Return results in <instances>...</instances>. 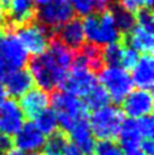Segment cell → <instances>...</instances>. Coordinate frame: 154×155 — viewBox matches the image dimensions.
<instances>
[{"instance_id":"cell-1","label":"cell","mask_w":154,"mask_h":155,"mask_svg":"<svg viewBox=\"0 0 154 155\" xmlns=\"http://www.w3.org/2000/svg\"><path fill=\"white\" fill-rule=\"evenodd\" d=\"M73 59L75 53L52 36L46 50L27 62L34 84L48 92L59 90Z\"/></svg>"},{"instance_id":"cell-2","label":"cell","mask_w":154,"mask_h":155,"mask_svg":"<svg viewBox=\"0 0 154 155\" xmlns=\"http://www.w3.org/2000/svg\"><path fill=\"white\" fill-rule=\"evenodd\" d=\"M82 25H84L85 38H87L89 42L102 48L119 41L122 36L116 27L109 9L102 13H91L85 15Z\"/></svg>"},{"instance_id":"cell-3","label":"cell","mask_w":154,"mask_h":155,"mask_svg":"<svg viewBox=\"0 0 154 155\" xmlns=\"http://www.w3.org/2000/svg\"><path fill=\"white\" fill-rule=\"evenodd\" d=\"M50 104L57 115L58 124H60L62 130L65 132H69L77 120L87 117L89 112L80 97L63 90L53 91Z\"/></svg>"},{"instance_id":"cell-4","label":"cell","mask_w":154,"mask_h":155,"mask_svg":"<svg viewBox=\"0 0 154 155\" xmlns=\"http://www.w3.org/2000/svg\"><path fill=\"white\" fill-rule=\"evenodd\" d=\"M125 120L122 109L116 105H107L92 112L89 124L94 137L99 140H114Z\"/></svg>"},{"instance_id":"cell-5","label":"cell","mask_w":154,"mask_h":155,"mask_svg":"<svg viewBox=\"0 0 154 155\" xmlns=\"http://www.w3.org/2000/svg\"><path fill=\"white\" fill-rule=\"evenodd\" d=\"M96 84V74L92 73L84 64V62L75 54L73 63L60 88L77 97H84Z\"/></svg>"},{"instance_id":"cell-6","label":"cell","mask_w":154,"mask_h":155,"mask_svg":"<svg viewBox=\"0 0 154 155\" xmlns=\"http://www.w3.org/2000/svg\"><path fill=\"white\" fill-rule=\"evenodd\" d=\"M100 85L105 88L111 100L119 104L132 90V81L123 68L105 67L98 73Z\"/></svg>"},{"instance_id":"cell-7","label":"cell","mask_w":154,"mask_h":155,"mask_svg":"<svg viewBox=\"0 0 154 155\" xmlns=\"http://www.w3.org/2000/svg\"><path fill=\"white\" fill-rule=\"evenodd\" d=\"M13 34H15L26 51L32 54L34 57L40 55L46 50L52 37V31L37 23L36 21H32L30 23L15 28Z\"/></svg>"},{"instance_id":"cell-8","label":"cell","mask_w":154,"mask_h":155,"mask_svg":"<svg viewBox=\"0 0 154 155\" xmlns=\"http://www.w3.org/2000/svg\"><path fill=\"white\" fill-rule=\"evenodd\" d=\"M75 15L76 13L68 0H54L36 8L35 21L53 32L58 27L67 23Z\"/></svg>"},{"instance_id":"cell-9","label":"cell","mask_w":154,"mask_h":155,"mask_svg":"<svg viewBox=\"0 0 154 155\" xmlns=\"http://www.w3.org/2000/svg\"><path fill=\"white\" fill-rule=\"evenodd\" d=\"M52 36L57 38L59 42H62L71 51L77 53L85 44V32L81 18L79 15H75L67 23L54 30L52 32Z\"/></svg>"},{"instance_id":"cell-10","label":"cell","mask_w":154,"mask_h":155,"mask_svg":"<svg viewBox=\"0 0 154 155\" xmlns=\"http://www.w3.org/2000/svg\"><path fill=\"white\" fill-rule=\"evenodd\" d=\"M0 54L9 71L21 69L28 62V53L14 34H5L0 40Z\"/></svg>"},{"instance_id":"cell-11","label":"cell","mask_w":154,"mask_h":155,"mask_svg":"<svg viewBox=\"0 0 154 155\" xmlns=\"http://www.w3.org/2000/svg\"><path fill=\"white\" fill-rule=\"evenodd\" d=\"M153 110V95L149 90L131 91L122 101V112L130 118H140L152 114Z\"/></svg>"},{"instance_id":"cell-12","label":"cell","mask_w":154,"mask_h":155,"mask_svg":"<svg viewBox=\"0 0 154 155\" xmlns=\"http://www.w3.org/2000/svg\"><path fill=\"white\" fill-rule=\"evenodd\" d=\"M23 118L22 109L14 99L0 103V134L15 135L23 124Z\"/></svg>"},{"instance_id":"cell-13","label":"cell","mask_w":154,"mask_h":155,"mask_svg":"<svg viewBox=\"0 0 154 155\" xmlns=\"http://www.w3.org/2000/svg\"><path fill=\"white\" fill-rule=\"evenodd\" d=\"M13 141L18 150L23 153H36L44 147L45 135L41 134V131L35 126L34 122L28 120L27 123L22 124Z\"/></svg>"},{"instance_id":"cell-14","label":"cell","mask_w":154,"mask_h":155,"mask_svg":"<svg viewBox=\"0 0 154 155\" xmlns=\"http://www.w3.org/2000/svg\"><path fill=\"white\" fill-rule=\"evenodd\" d=\"M19 107L22 113L30 120L35 119L41 112L48 109L50 104V95L49 92L40 87H32L23 96H21Z\"/></svg>"},{"instance_id":"cell-15","label":"cell","mask_w":154,"mask_h":155,"mask_svg":"<svg viewBox=\"0 0 154 155\" xmlns=\"http://www.w3.org/2000/svg\"><path fill=\"white\" fill-rule=\"evenodd\" d=\"M35 0H12L8 10V25L10 32H14L15 28L35 21Z\"/></svg>"},{"instance_id":"cell-16","label":"cell","mask_w":154,"mask_h":155,"mask_svg":"<svg viewBox=\"0 0 154 155\" xmlns=\"http://www.w3.org/2000/svg\"><path fill=\"white\" fill-rule=\"evenodd\" d=\"M132 85L141 90L152 91L154 84V60L152 54H142L132 67Z\"/></svg>"},{"instance_id":"cell-17","label":"cell","mask_w":154,"mask_h":155,"mask_svg":"<svg viewBox=\"0 0 154 155\" xmlns=\"http://www.w3.org/2000/svg\"><path fill=\"white\" fill-rule=\"evenodd\" d=\"M121 41L136 53L152 54L154 49L153 31H148L137 25L134 26L127 34L121 36Z\"/></svg>"},{"instance_id":"cell-18","label":"cell","mask_w":154,"mask_h":155,"mask_svg":"<svg viewBox=\"0 0 154 155\" xmlns=\"http://www.w3.org/2000/svg\"><path fill=\"white\" fill-rule=\"evenodd\" d=\"M68 137L72 141V145H75L84 154L89 155V154H92V151H94L95 137L91 132L87 117H84L76 122V124L69 131Z\"/></svg>"},{"instance_id":"cell-19","label":"cell","mask_w":154,"mask_h":155,"mask_svg":"<svg viewBox=\"0 0 154 155\" xmlns=\"http://www.w3.org/2000/svg\"><path fill=\"white\" fill-rule=\"evenodd\" d=\"M4 86L8 95L12 97H21L32 88L34 80L27 69H14L10 71L4 78Z\"/></svg>"},{"instance_id":"cell-20","label":"cell","mask_w":154,"mask_h":155,"mask_svg":"<svg viewBox=\"0 0 154 155\" xmlns=\"http://www.w3.org/2000/svg\"><path fill=\"white\" fill-rule=\"evenodd\" d=\"M117 137L119 138L118 145L127 154L139 150L140 142L142 140L140 131L137 128V123L134 118L125 119L122 122V126H121Z\"/></svg>"},{"instance_id":"cell-21","label":"cell","mask_w":154,"mask_h":155,"mask_svg":"<svg viewBox=\"0 0 154 155\" xmlns=\"http://www.w3.org/2000/svg\"><path fill=\"white\" fill-rule=\"evenodd\" d=\"M76 15H89L91 13H102L114 3V0H68Z\"/></svg>"},{"instance_id":"cell-22","label":"cell","mask_w":154,"mask_h":155,"mask_svg":"<svg viewBox=\"0 0 154 155\" xmlns=\"http://www.w3.org/2000/svg\"><path fill=\"white\" fill-rule=\"evenodd\" d=\"M108 9H109V12H111V14H112L113 21L116 23V27H117V30L119 31L121 35L127 34V32L135 26L136 21H135L134 13H131V12H129L127 9L121 7L117 2L112 3V5Z\"/></svg>"},{"instance_id":"cell-23","label":"cell","mask_w":154,"mask_h":155,"mask_svg":"<svg viewBox=\"0 0 154 155\" xmlns=\"http://www.w3.org/2000/svg\"><path fill=\"white\" fill-rule=\"evenodd\" d=\"M69 145V137L63 130H55L49 135V138L44 143V155H63L64 150Z\"/></svg>"},{"instance_id":"cell-24","label":"cell","mask_w":154,"mask_h":155,"mask_svg":"<svg viewBox=\"0 0 154 155\" xmlns=\"http://www.w3.org/2000/svg\"><path fill=\"white\" fill-rule=\"evenodd\" d=\"M84 99H85L84 104H85L86 109L92 110V112H95V110L100 109V108L107 107V105H109V101H111V97H109L108 92L105 91V88H104L100 84H96L84 96Z\"/></svg>"},{"instance_id":"cell-25","label":"cell","mask_w":154,"mask_h":155,"mask_svg":"<svg viewBox=\"0 0 154 155\" xmlns=\"http://www.w3.org/2000/svg\"><path fill=\"white\" fill-rule=\"evenodd\" d=\"M35 126L41 131L42 135H50L55 130H58L57 115L53 109H45L34 119Z\"/></svg>"},{"instance_id":"cell-26","label":"cell","mask_w":154,"mask_h":155,"mask_svg":"<svg viewBox=\"0 0 154 155\" xmlns=\"http://www.w3.org/2000/svg\"><path fill=\"white\" fill-rule=\"evenodd\" d=\"M94 151L95 155H125V151L114 140H100L95 143Z\"/></svg>"},{"instance_id":"cell-27","label":"cell","mask_w":154,"mask_h":155,"mask_svg":"<svg viewBox=\"0 0 154 155\" xmlns=\"http://www.w3.org/2000/svg\"><path fill=\"white\" fill-rule=\"evenodd\" d=\"M135 21L137 26L142 27L148 31H154V18L152 13V8H140L136 10Z\"/></svg>"},{"instance_id":"cell-28","label":"cell","mask_w":154,"mask_h":155,"mask_svg":"<svg viewBox=\"0 0 154 155\" xmlns=\"http://www.w3.org/2000/svg\"><path fill=\"white\" fill-rule=\"evenodd\" d=\"M136 123H137V128H139V131H140L141 137L153 138V135H154V120H153L152 114H148V115H144V117L137 118Z\"/></svg>"},{"instance_id":"cell-29","label":"cell","mask_w":154,"mask_h":155,"mask_svg":"<svg viewBox=\"0 0 154 155\" xmlns=\"http://www.w3.org/2000/svg\"><path fill=\"white\" fill-rule=\"evenodd\" d=\"M117 3L129 12L135 13L140 8H152L153 0H117Z\"/></svg>"},{"instance_id":"cell-30","label":"cell","mask_w":154,"mask_h":155,"mask_svg":"<svg viewBox=\"0 0 154 155\" xmlns=\"http://www.w3.org/2000/svg\"><path fill=\"white\" fill-rule=\"evenodd\" d=\"M139 55L135 50H132L131 48L125 45V50H123V59H122V68L123 69H132V67L136 64Z\"/></svg>"},{"instance_id":"cell-31","label":"cell","mask_w":154,"mask_h":155,"mask_svg":"<svg viewBox=\"0 0 154 155\" xmlns=\"http://www.w3.org/2000/svg\"><path fill=\"white\" fill-rule=\"evenodd\" d=\"M14 146V141L12 136L5 135V134H0V155H5L9 153Z\"/></svg>"},{"instance_id":"cell-32","label":"cell","mask_w":154,"mask_h":155,"mask_svg":"<svg viewBox=\"0 0 154 155\" xmlns=\"http://www.w3.org/2000/svg\"><path fill=\"white\" fill-rule=\"evenodd\" d=\"M139 149H141L140 151H142L146 155H153L154 154V143H153V138H144L140 142Z\"/></svg>"},{"instance_id":"cell-33","label":"cell","mask_w":154,"mask_h":155,"mask_svg":"<svg viewBox=\"0 0 154 155\" xmlns=\"http://www.w3.org/2000/svg\"><path fill=\"white\" fill-rule=\"evenodd\" d=\"M9 68H8V65L5 64L4 62V59L2 57V54H0V81H3L5 78V76H7L9 73Z\"/></svg>"},{"instance_id":"cell-34","label":"cell","mask_w":154,"mask_h":155,"mask_svg":"<svg viewBox=\"0 0 154 155\" xmlns=\"http://www.w3.org/2000/svg\"><path fill=\"white\" fill-rule=\"evenodd\" d=\"M63 155H85L82 151H80L79 149H77L75 145H72V143H69V145L67 146V149L64 150Z\"/></svg>"},{"instance_id":"cell-35","label":"cell","mask_w":154,"mask_h":155,"mask_svg":"<svg viewBox=\"0 0 154 155\" xmlns=\"http://www.w3.org/2000/svg\"><path fill=\"white\" fill-rule=\"evenodd\" d=\"M8 97V92L5 90V86L2 81H0V103H3L4 100H7Z\"/></svg>"},{"instance_id":"cell-36","label":"cell","mask_w":154,"mask_h":155,"mask_svg":"<svg viewBox=\"0 0 154 155\" xmlns=\"http://www.w3.org/2000/svg\"><path fill=\"white\" fill-rule=\"evenodd\" d=\"M5 155H26L23 151H21V150H18V149H12L9 153H7Z\"/></svg>"},{"instance_id":"cell-37","label":"cell","mask_w":154,"mask_h":155,"mask_svg":"<svg viewBox=\"0 0 154 155\" xmlns=\"http://www.w3.org/2000/svg\"><path fill=\"white\" fill-rule=\"evenodd\" d=\"M52 2H54V0H35V4H37V5H45V4L52 3Z\"/></svg>"},{"instance_id":"cell-38","label":"cell","mask_w":154,"mask_h":155,"mask_svg":"<svg viewBox=\"0 0 154 155\" xmlns=\"http://www.w3.org/2000/svg\"><path fill=\"white\" fill-rule=\"evenodd\" d=\"M127 155H146V154H144L142 151H139V150H136V151H132V153H129Z\"/></svg>"},{"instance_id":"cell-39","label":"cell","mask_w":154,"mask_h":155,"mask_svg":"<svg viewBox=\"0 0 154 155\" xmlns=\"http://www.w3.org/2000/svg\"><path fill=\"white\" fill-rule=\"evenodd\" d=\"M5 34H4V31L3 30H0V40H2V38H3V36H4Z\"/></svg>"},{"instance_id":"cell-40","label":"cell","mask_w":154,"mask_h":155,"mask_svg":"<svg viewBox=\"0 0 154 155\" xmlns=\"http://www.w3.org/2000/svg\"><path fill=\"white\" fill-rule=\"evenodd\" d=\"M31 155H44V154H41V153H31Z\"/></svg>"},{"instance_id":"cell-41","label":"cell","mask_w":154,"mask_h":155,"mask_svg":"<svg viewBox=\"0 0 154 155\" xmlns=\"http://www.w3.org/2000/svg\"><path fill=\"white\" fill-rule=\"evenodd\" d=\"M89 155H95V154H89Z\"/></svg>"}]
</instances>
